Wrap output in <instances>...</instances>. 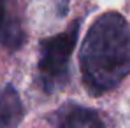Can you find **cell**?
<instances>
[{
    "label": "cell",
    "instance_id": "cell-1",
    "mask_svg": "<svg viewBox=\"0 0 130 128\" xmlns=\"http://www.w3.org/2000/svg\"><path fill=\"white\" fill-rule=\"evenodd\" d=\"M83 77L93 91H107L130 72V26L118 12L91 23L79 54Z\"/></svg>",
    "mask_w": 130,
    "mask_h": 128
},
{
    "label": "cell",
    "instance_id": "cell-2",
    "mask_svg": "<svg viewBox=\"0 0 130 128\" xmlns=\"http://www.w3.org/2000/svg\"><path fill=\"white\" fill-rule=\"evenodd\" d=\"M81 21H72L67 30L47 37L41 42V58H39V76L46 91L60 89L69 79V60L77 41Z\"/></svg>",
    "mask_w": 130,
    "mask_h": 128
},
{
    "label": "cell",
    "instance_id": "cell-3",
    "mask_svg": "<svg viewBox=\"0 0 130 128\" xmlns=\"http://www.w3.org/2000/svg\"><path fill=\"white\" fill-rule=\"evenodd\" d=\"M23 42V28L16 12V0H0V44L18 49Z\"/></svg>",
    "mask_w": 130,
    "mask_h": 128
},
{
    "label": "cell",
    "instance_id": "cell-4",
    "mask_svg": "<svg viewBox=\"0 0 130 128\" xmlns=\"http://www.w3.org/2000/svg\"><path fill=\"white\" fill-rule=\"evenodd\" d=\"M23 119V104L16 88L5 84L0 88V128H16Z\"/></svg>",
    "mask_w": 130,
    "mask_h": 128
},
{
    "label": "cell",
    "instance_id": "cell-5",
    "mask_svg": "<svg viewBox=\"0 0 130 128\" xmlns=\"http://www.w3.org/2000/svg\"><path fill=\"white\" fill-rule=\"evenodd\" d=\"M56 128H106V126L95 111L79 105H69L58 114Z\"/></svg>",
    "mask_w": 130,
    "mask_h": 128
},
{
    "label": "cell",
    "instance_id": "cell-6",
    "mask_svg": "<svg viewBox=\"0 0 130 128\" xmlns=\"http://www.w3.org/2000/svg\"><path fill=\"white\" fill-rule=\"evenodd\" d=\"M55 4H56V11H58V14L63 16L65 12H67V7H69V0H55Z\"/></svg>",
    "mask_w": 130,
    "mask_h": 128
}]
</instances>
